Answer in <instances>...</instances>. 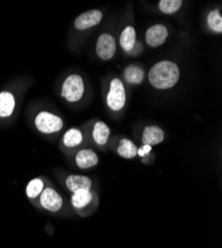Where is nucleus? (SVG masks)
<instances>
[{"label": "nucleus", "instance_id": "f257e3e1", "mask_svg": "<svg viewBox=\"0 0 222 248\" xmlns=\"http://www.w3.org/2000/svg\"><path fill=\"white\" fill-rule=\"evenodd\" d=\"M180 78L179 68L171 61H161L155 64L149 73L151 85L158 90H169L174 87Z\"/></svg>", "mask_w": 222, "mask_h": 248}, {"label": "nucleus", "instance_id": "39448f33", "mask_svg": "<svg viewBox=\"0 0 222 248\" xmlns=\"http://www.w3.org/2000/svg\"><path fill=\"white\" fill-rule=\"evenodd\" d=\"M116 50V41L111 34L104 33L99 37L96 45V53L100 59L104 61L111 60L115 56Z\"/></svg>", "mask_w": 222, "mask_h": 248}, {"label": "nucleus", "instance_id": "6e6552de", "mask_svg": "<svg viewBox=\"0 0 222 248\" xmlns=\"http://www.w3.org/2000/svg\"><path fill=\"white\" fill-rule=\"evenodd\" d=\"M103 18V14L99 10H90L79 15L75 20V27L78 30H87L98 25Z\"/></svg>", "mask_w": 222, "mask_h": 248}, {"label": "nucleus", "instance_id": "9d476101", "mask_svg": "<svg viewBox=\"0 0 222 248\" xmlns=\"http://www.w3.org/2000/svg\"><path fill=\"white\" fill-rule=\"evenodd\" d=\"M165 139V132L158 126H147L143 131L144 145L154 146L159 144Z\"/></svg>", "mask_w": 222, "mask_h": 248}, {"label": "nucleus", "instance_id": "f8f14e48", "mask_svg": "<svg viewBox=\"0 0 222 248\" xmlns=\"http://www.w3.org/2000/svg\"><path fill=\"white\" fill-rule=\"evenodd\" d=\"M15 97L10 92L0 93V117H9L15 109Z\"/></svg>", "mask_w": 222, "mask_h": 248}, {"label": "nucleus", "instance_id": "4468645a", "mask_svg": "<svg viewBox=\"0 0 222 248\" xmlns=\"http://www.w3.org/2000/svg\"><path fill=\"white\" fill-rule=\"evenodd\" d=\"M137 42L136 30L132 26H128L124 29L120 36V45L124 51L130 53Z\"/></svg>", "mask_w": 222, "mask_h": 248}, {"label": "nucleus", "instance_id": "2eb2a0df", "mask_svg": "<svg viewBox=\"0 0 222 248\" xmlns=\"http://www.w3.org/2000/svg\"><path fill=\"white\" fill-rule=\"evenodd\" d=\"M110 136V128L107 124L103 121L96 122L94 130H93V138L95 142L100 146H103L108 142Z\"/></svg>", "mask_w": 222, "mask_h": 248}, {"label": "nucleus", "instance_id": "4be33fe9", "mask_svg": "<svg viewBox=\"0 0 222 248\" xmlns=\"http://www.w3.org/2000/svg\"><path fill=\"white\" fill-rule=\"evenodd\" d=\"M152 151V146L150 145H143L137 150V155H139L140 157H144L146 155H148L150 152Z\"/></svg>", "mask_w": 222, "mask_h": 248}, {"label": "nucleus", "instance_id": "412c9836", "mask_svg": "<svg viewBox=\"0 0 222 248\" xmlns=\"http://www.w3.org/2000/svg\"><path fill=\"white\" fill-rule=\"evenodd\" d=\"M207 24L212 31L216 33L222 32V16L218 10L214 9L209 12L207 16Z\"/></svg>", "mask_w": 222, "mask_h": 248}, {"label": "nucleus", "instance_id": "20e7f679", "mask_svg": "<svg viewBox=\"0 0 222 248\" xmlns=\"http://www.w3.org/2000/svg\"><path fill=\"white\" fill-rule=\"evenodd\" d=\"M126 91L122 80L114 78L111 81L110 91L107 95V103L114 111H119L126 105Z\"/></svg>", "mask_w": 222, "mask_h": 248}, {"label": "nucleus", "instance_id": "0eeeda50", "mask_svg": "<svg viewBox=\"0 0 222 248\" xmlns=\"http://www.w3.org/2000/svg\"><path fill=\"white\" fill-rule=\"evenodd\" d=\"M169 31L165 25L156 24L150 27L146 33V42L150 47L156 48L163 45L168 39Z\"/></svg>", "mask_w": 222, "mask_h": 248}, {"label": "nucleus", "instance_id": "f03ea898", "mask_svg": "<svg viewBox=\"0 0 222 248\" xmlns=\"http://www.w3.org/2000/svg\"><path fill=\"white\" fill-rule=\"evenodd\" d=\"M85 86L79 75H70L63 82L61 95L69 102H77L83 97Z\"/></svg>", "mask_w": 222, "mask_h": 248}, {"label": "nucleus", "instance_id": "6ab92c4d", "mask_svg": "<svg viewBox=\"0 0 222 248\" xmlns=\"http://www.w3.org/2000/svg\"><path fill=\"white\" fill-rule=\"evenodd\" d=\"M44 190V183L40 178L31 180L26 187V195L29 199H35L41 195Z\"/></svg>", "mask_w": 222, "mask_h": 248}, {"label": "nucleus", "instance_id": "7ed1b4c3", "mask_svg": "<svg viewBox=\"0 0 222 248\" xmlns=\"http://www.w3.org/2000/svg\"><path fill=\"white\" fill-rule=\"evenodd\" d=\"M35 126L41 133L52 134L62 129L63 120L49 111H41L35 117Z\"/></svg>", "mask_w": 222, "mask_h": 248}, {"label": "nucleus", "instance_id": "9b49d317", "mask_svg": "<svg viewBox=\"0 0 222 248\" xmlns=\"http://www.w3.org/2000/svg\"><path fill=\"white\" fill-rule=\"evenodd\" d=\"M99 158L97 154L90 149H83L76 155V164L81 169H89L98 164Z\"/></svg>", "mask_w": 222, "mask_h": 248}, {"label": "nucleus", "instance_id": "dca6fc26", "mask_svg": "<svg viewBox=\"0 0 222 248\" xmlns=\"http://www.w3.org/2000/svg\"><path fill=\"white\" fill-rule=\"evenodd\" d=\"M124 76L129 84L139 85L145 78V72L138 66H129L125 70Z\"/></svg>", "mask_w": 222, "mask_h": 248}, {"label": "nucleus", "instance_id": "ddd939ff", "mask_svg": "<svg viewBox=\"0 0 222 248\" xmlns=\"http://www.w3.org/2000/svg\"><path fill=\"white\" fill-rule=\"evenodd\" d=\"M93 201V194L90 190H80L73 193L71 203L77 210H82L88 206Z\"/></svg>", "mask_w": 222, "mask_h": 248}, {"label": "nucleus", "instance_id": "f3484780", "mask_svg": "<svg viewBox=\"0 0 222 248\" xmlns=\"http://www.w3.org/2000/svg\"><path fill=\"white\" fill-rule=\"evenodd\" d=\"M118 154L126 159H133L137 154V149L135 144L129 139H122L118 147Z\"/></svg>", "mask_w": 222, "mask_h": 248}, {"label": "nucleus", "instance_id": "a211bd4d", "mask_svg": "<svg viewBox=\"0 0 222 248\" xmlns=\"http://www.w3.org/2000/svg\"><path fill=\"white\" fill-rule=\"evenodd\" d=\"M83 141V134L77 128L69 129L63 136V143L67 147H77Z\"/></svg>", "mask_w": 222, "mask_h": 248}, {"label": "nucleus", "instance_id": "1a4fd4ad", "mask_svg": "<svg viewBox=\"0 0 222 248\" xmlns=\"http://www.w3.org/2000/svg\"><path fill=\"white\" fill-rule=\"evenodd\" d=\"M66 186L72 193L80 190H91L92 181L87 176L70 175L66 179Z\"/></svg>", "mask_w": 222, "mask_h": 248}, {"label": "nucleus", "instance_id": "aec40b11", "mask_svg": "<svg viewBox=\"0 0 222 248\" xmlns=\"http://www.w3.org/2000/svg\"><path fill=\"white\" fill-rule=\"evenodd\" d=\"M183 5L181 0H160L158 2L159 10L165 14L175 13Z\"/></svg>", "mask_w": 222, "mask_h": 248}, {"label": "nucleus", "instance_id": "423d86ee", "mask_svg": "<svg viewBox=\"0 0 222 248\" xmlns=\"http://www.w3.org/2000/svg\"><path fill=\"white\" fill-rule=\"evenodd\" d=\"M40 203L45 210L56 213L61 210L63 205V199L53 188H46L40 195Z\"/></svg>", "mask_w": 222, "mask_h": 248}]
</instances>
